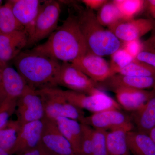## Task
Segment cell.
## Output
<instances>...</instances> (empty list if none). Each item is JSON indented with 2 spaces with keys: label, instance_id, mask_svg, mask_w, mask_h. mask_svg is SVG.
I'll return each instance as SVG.
<instances>
[{
  "label": "cell",
  "instance_id": "1",
  "mask_svg": "<svg viewBox=\"0 0 155 155\" xmlns=\"http://www.w3.org/2000/svg\"><path fill=\"white\" fill-rule=\"evenodd\" d=\"M32 49L62 63H71L87 52L77 17L70 14L47 40Z\"/></svg>",
  "mask_w": 155,
  "mask_h": 155
},
{
  "label": "cell",
  "instance_id": "2",
  "mask_svg": "<svg viewBox=\"0 0 155 155\" xmlns=\"http://www.w3.org/2000/svg\"><path fill=\"white\" fill-rule=\"evenodd\" d=\"M28 86L37 90L57 87L61 63L33 49L23 51L13 61Z\"/></svg>",
  "mask_w": 155,
  "mask_h": 155
},
{
  "label": "cell",
  "instance_id": "3",
  "mask_svg": "<svg viewBox=\"0 0 155 155\" xmlns=\"http://www.w3.org/2000/svg\"><path fill=\"white\" fill-rule=\"evenodd\" d=\"M77 17L88 52L103 57L111 55L122 48V42L100 24L93 11L81 10Z\"/></svg>",
  "mask_w": 155,
  "mask_h": 155
},
{
  "label": "cell",
  "instance_id": "4",
  "mask_svg": "<svg viewBox=\"0 0 155 155\" xmlns=\"http://www.w3.org/2000/svg\"><path fill=\"white\" fill-rule=\"evenodd\" d=\"M37 91L42 101L45 118L54 120L58 117H67L82 123L86 116L83 110L69 102L60 94L58 87L43 88Z\"/></svg>",
  "mask_w": 155,
  "mask_h": 155
},
{
  "label": "cell",
  "instance_id": "5",
  "mask_svg": "<svg viewBox=\"0 0 155 155\" xmlns=\"http://www.w3.org/2000/svg\"><path fill=\"white\" fill-rule=\"evenodd\" d=\"M58 91L69 102L92 114L110 110H120L122 108L117 101L97 88L90 94L60 88Z\"/></svg>",
  "mask_w": 155,
  "mask_h": 155
},
{
  "label": "cell",
  "instance_id": "6",
  "mask_svg": "<svg viewBox=\"0 0 155 155\" xmlns=\"http://www.w3.org/2000/svg\"><path fill=\"white\" fill-rule=\"evenodd\" d=\"M61 13L59 2L54 0L44 1L28 36L27 47L31 46L48 38L58 27Z\"/></svg>",
  "mask_w": 155,
  "mask_h": 155
},
{
  "label": "cell",
  "instance_id": "7",
  "mask_svg": "<svg viewBox=\"0 0 155 155\" xmlns=\"http://www.w3.org/2000/svg\"><path fill=\"white\" fill-rule=\"evenodd\" d=\"M17 120L21 125L42 120L45 117L43 104L36 89L26 85L17 102Z\"/></svg>",
  "mask_w": 155,
  "mask_h": 155
},
{
  "label": "cell",
  "instance_id": "8",
  "mask_svg": "<svg viewBox=\"0 0 155 155\" xmlns=\"http://www.w3.org/2000/svg\"><path fill=\"white\" fill-rule=\"evenodd\" d=\"M81 124L106 131L118 129L130 131L134 128L130 116L118 110H107L85 116Z\"/></svg>",
  "mask_w": 155,
  "mask_h": 155
},
{
  "label": "cell",
  "instance_id": "9",
  "mask_svg": "<svg viewBox=\"0 0 155 155\" xmlns=\"http://www.w3.org/2000/svg\"><path fill=\"white\" fill-rule=\"evenodd\" d=\"M58 86L69 90L91 94L97 88V83L71 63H61L57 79Z\"/></svg>",
  "mask_w": 155,
  "mask_h": 155
},
{
  "label": "cell",
  "instance_id": "10",
  "mask_svg": "<svg viewBox=\"0 0 155 155\" xmlns=\"http://www.w3.org/2000/svg\"><path fill=\"white\" fill-rule=\"evenodd\" d=\"M41 144L53 155H78L54 120L45 117Z\"/></svg>",
  "mask_w": 155,
  "mask_h": 155
},
{
  "label": "cell",
  "instance_id": "11",
  "mask_svg": "<svg viewBox=\"0 0 155 155\" xmlns=\"http://www.w3.org/2000/svg\"><path fill=\"white\" fill-rule=\"evenodd\" d=\"M71 63L97 83L114 75L110 64L102 57L88 52Z\"/></svg>",
  "mask_w": 155,
  "mask_h": 155
},
{
  "label": "cell",
  "instance_id": "12",
  "mask_svg": "<svg viewBox=\"0 0 155 155\" xmlns=\"http://www.w3.org/2000/svg\"><path fill=\"white\" fill-rule=\"evenodd\" d=\"M0 68L1 105L8 100H17L27 84L16 69L8 65Z\"/></svg>",
  "mask_w": 155,
  "mask_h": 155
},
{
  "label": "cell",
  "instance_id": "13",
  "mask_svg": "<svg viewBox=\"0 0 155 155\" xmlns=\"http://www.w3.org/2000/svg\"><path fill=\"white\" fill-rule=\"evenodd\" d=\"M28 36L26 31L11 34L0 33V67L8 65L27 47Z\"/></svg>",
  "mask_w": 155,
  "mask_h": 155
},
{
  "label": "cell",
  "instance_id": "14",
  "mask_svg": "<svg viewBox=\"0 0 155 155\" xmlns=\"http://www.w3.org/2000/svg\"><path fill=\"white\" fill-rule=\"evenodd\" d=\"M153 28L152 22L148 19H133L121 20L108 29L122 42H125L139 39Z\"/></svg>",
  "mask_w": 155,
  "mask_h": 155
},
{
  "label": "cell",
  "instance_id": "15",
  "mask_svg": "<svg viewBox=\"0 0 155 155\" xmlns=\"http://www.w3.org/2000/svg\"><path fill=\"white\" fill-rule=\"evenodd\" d=\"M97 88L114 91L121 88L146 90L155 88V77H138L116 74L103 82L97 83Z\"/></svg>",
  "mask_w": 155,
  "mask_h": 155
},
{
  "label": "cell",
  "instance_id": "16",
  "mask_svg": "<svg viewBox=\"0 0 155 155\" xmlns=\"http://www.w3.org/2000/svg\"><path fill=\"white\" fill-rule=\"evenodd\" d=\"M44 119L21 125L17 142L11 154H22L41 144L44 125Z\"/></svg>",
  "mask_w": 155,
  "mask_h": 155
},
{
  "label": "cell",
  "instance_id": "17",
  "mask_svg": "<svg viewBox=\"0 0 155 155\" xmlns=\"http://www.w3.org/2000/svg\"><path fill=\"white\" fill-rule=\"evenodd\" d=\"M12 11L19 23L28 33H31L41 6L39 0H9Z\"/></svg>",
  "mask_w": 155,
  "mask_h": 155
},
{
  "label": "cell",
  "instance_id": "18",
  "mask_svg": "<svg viewBox=\"0 0 155 155\" xmlns=\"http://www.w3.org/2000/svg\"><path fill=\"white\" fill-rule=\"evenodd\" d=\"M116 94L117 102L121 107L133 112L141 108L149 100L152 91L135 89L121 88L113 91Z\"/></svg>",
  "mask_w": 155,
  "mask_h": 155
},
{
  "label": "cell",
  "instance_id": "19",
  "mask_svg": "<svg viewBox=\"0 0 155 155\" xmlns=\"http://www.w3.org/2000/svg\"><path fill=\"white\" fill-rule=\"evenodd\" d=\"M132 113L130 118L137 131L148 134L155 127V88L144 105Z\"/></svg>",
  "mask_w": 155,
  "mask_h": 155
},
{
  "label": "cell",
  "instance_id": "20",
  "mask_svg": "<svg viewBox=\"0 0 155 155\" xmlns=\"http://www.w3.org/2000/svg\"><path fill=\"white\" fill-rule=\"evenodd\" d=\"M54 121L61 133L72 145L76 153L80 155L81 123L77 120L64 117H58Z\"/></svg>",
  "mask_w": 155,
  "mask_h": 155
},
{
  "label": "cell",
  "instance_id": "21",
  "mask_svg": "<svg viewBox=\"0 0 155 155\" xmlns=\"http://www.w3.org/2000/svg\"><path fill=\"white\" fill-rule=\"evenodd\" d=\"M127 144L134 155H155V143L148 134L132 130L127 133Z\"/></svg>",
  "mask_w": 155,
  "mask_h": 155
},
{
  "label": "cell",
  "instance_id": "22",
  "mask_svg": "<svg viewBox=\"0 0 155 155\" xmlns=\"http://www.w3.org/2000/svg\"><path fill=\"white\" fill-rule=\"evenodd\" d=\"M128 132L123 129L107 131L106 145L108 155H131L126 138Z\"/></svg>",
  "mask_w": 155,
  "mask_h": 155
},
{
  "label": "cell",
  "instance_id": "23",
  "mask_svg": "<svg viewBox=\"0 0 155 155\" xmlns=\"http://www.w3.org/2000/svg\"><path fill=\"white\" fill-rule=\"evenodd\" d=\"M25 31L12 11L10 3L0 6V33L8 34Z\"/></svg>",
  "mask_w": 155,
  "mask_h": 155
},
{
  "label": "cell",
  "instance_id": "24",
  "mask_svg": "<svg viewBox=\"0 0 155 155\" xmlns=\"http://www.w3.org/2000/svg\"><path fill=\"white\" fill-rule=\"evenodd\" d=\"M21 125L17 120H10L7 125L0 129V148L12 155Z\"/></svg>",
  "mask_w": 155,
  "mask_h": 155
},
{
  "label": "cell",
  "instance_id": "25",
  "mask_svg": "<svg viewBox=\"0 0 155 155\" xmlns=\"http://www.w3.org/2000/svg\"><path fill=\"white\" fill-rule=\"evenodd\" d=\"M96 16L101 25L108 27L123 20L122 14L113 2H107L99 10Z\"/></svg>",
  "mask_w": 155,
  "mask_h": 155
},
{
  "label": "cell",
  "instance_id": "26",
  "mask_svg": "<svg viewBox=\"0 0 155 155\" xmlns=\"http://www.w3.org/2000/svg\"><path fill=\"white\" fill-rule=\"evenodd\" d=\"M113 2L119 9L123 20L133 19L141 11L144 4V1L141 0H114Z\"/></svg>",
  "mask_w": 155,
  "mask_h": 155
},
{
  "label": "cell",
  "instance_id": "27",
  "mask_svg": "<svg viewBox=\"0 0 155 155\" xmlns=\"http://www.w3.org/2000/svg\"><path fill=\"white\" fill-rule=\"evenodd\" d=\"M118 74L138 77H155V69L147 64L134 59Z\"/></svg>",
  "mask_w": 155,
  "mask_h": 155
},
{
  "label": "cell",
  "instance_id": "28",
  "mask_svg": "<svg viewBox=\"0 0 155 155\" xmlns=\"http://www.w3.org/2000/svg\"><path fill=\"white\" fill-rule=\"evenodd\" d=\"M111 56L110 67L114 75L118 74L123 68L134 60L123 48H120Z\"/></svg>",
  "mask_w": 155,
  "mask_h": 155
},
{
  "label": "cell",
  "instance_id": "29",
  "mask_svg": "<svg viewBox=\"0 0 155 155\" xmlns=\"http://www.w3.org/2000/svg\"><path fill=\"white\" fill-rule=\"evenodd\" d=\"M81 128L82 135L81 141L80 155H93V128L83 124H81Z\"/></svg>",
  "mask_w": 155,
  "mask_h": 155
},
{
  "label": "cell",
  "instance_id": "30",
  "mask_svg": "<svg viewBox=\"0 0 155 155\" xmlns=\"http://www.w3.org/2000/svg\"><path fill=\"white\" fill-rule=\"evenodd\" d=\"M107 131L93 129L92 133L93 155H108L106 145Z\"/></svg>",
  "mask_w": 155,
  "mask_h": 155
},
{
  "label": "cell",
  "instance_id": "31",
  "mask_svg": "<svg viewBox=\"0 0 155 155\" xmlns=\"http://www.w3.org/2000/svg\"><path fill=\"white\" fill-rule=\"evenodd\" d=\"M17 100H8L0 105V129L7 125L15 113Z\"/></svg>",
  "mask_w": 155,
  "mask_h": 155
},
{
  "label": "cell",
  "instance_id": "32",
  "mask_svg": "<svg viewBox=\"0 0 155 155\" xmlns=\"http://www.w3.org/2000/svg\"><path fill=\"white\" fill-rule=\"evenodd\" d=\"M122 43V48L134 59L143 50V45L139 39Z\"/></svg>",
  "mask_w": 155,
  "mask_h": 155
},
{
  "label": "cell",
  "instance_id": "33",
  "mask_svg": "<svg viewBox=\"0 0 155 155\" xmlns=\"http://www.w3.org/2000/svg\"><path fill=\"white\" fill-rule=\"evenodd\" d=\"M136 60L143 62L155 69V52L143 50L136 58Z\"/></svg>",
  "mask_w": 155,
  "mask_h": 155
},
{
  "label": "cell",
  "instance_id": "34",
  "mask_svg": "<svg viewBox=\"0 0 155 155\" xmlns=\"http://www.w3.org/2000/svg\"><path fill=\"white\" fill-rule=\"evenodd\" d=\"M84 3L89 10H93L100 9L108 1L106 0H83Z\"/></svg>",
  "mask_w": 155,
  "mask_h": 155
},
{
  "label": "cell",
  "instance_id": "35",
  "mask_svg": "<svg viewBox=\"0 0 155 155\" xmlns=\"http://www.w3.org/2000/svg\"><path fill=\"white\" fill-rule=\"evenodd\" d=\"M20 155H53L41 144L35 148L27 151Z\"/></svg>",
  "mask_w": 155,
  "mask_h": 155
},
{
  "label": "cell",
  "instance_id": "36",
  "mask_svg": "<svg viewBox=\"0 0 155 155\" xmlns=\"http://www.w3.org/2000/svg\"><path fill=\"white\" fill-rule=\"evenodd\" d=\"M148 135L155 143V127L150 131Z\"/></svg>",
  "mask_w": 155,
  "mask_h": 155
},
{
  "label": "cell",
  "instance_id": "37",
  "mask_svg": "<svg viewBox=\"0 0 155 155\" xmlns=\"http://www.w3.org/2000/svg\"><path fill=\"white\" fill-rule=\"evenodd\" d=\"M150 7L152 11L155 10V0H150L148 1Z\"/></svg>",
  "mask_w": 155,
  "mask_h": 155
},
{
  "label": "cell",
  "instance_id": "38",
  "mask_svg": "<svg viewBox=\"0 0 155 155\" xmlns=\"http://www.w3.org/2000/svg\"><path fill=\"white\" fill-rule=\"evenodd\" d=\"M0 155H12L5 150L0 148Z\"/></svg>",
  "mask_w": 155,
  "mask_h": 155
},
{
  "label": "cell",
  "instance_id": "39",
  "mask_svg": "<svg viewBox=\"0 0 155 155\" xmlns=\"http://www.w3.org/2000/svg\"><path fill=\"white\" fill-rule=\"evenodd\" d=\"M1 68H0V81H1Z\"/></svg>",
  "mask_w": 155,
  "mask_h": 155
},
{
  "label": "cell",
  "instance_id": "40",
  "mask_svg": "<svg viewBox=\"0 0 155 155\" xmlns=\"http://www.w3.org/2000/svg\"><path fill=\"white\" fill-rule=\"evenodd\" d=\"M2 1H1V0H0V6L2 5Z\"/></svg>",
  "mask_w": 155,
  "mask_h": 155
},
{
  "label": "cell",
  "instance_id": "41",
  "mask_svg": "<svg viewBox=\"0 0 155 155\" xmlns=\"http://www.w3.org/2000/svg\"><path fill=\"white\" fill-rule=\"evenodd\" d=\"M153 13L154 14L155 16V10H154V11H152Z\"/></svg>",
  "mask_w": 155,
  "mask_h": 155
}]
</instances>
